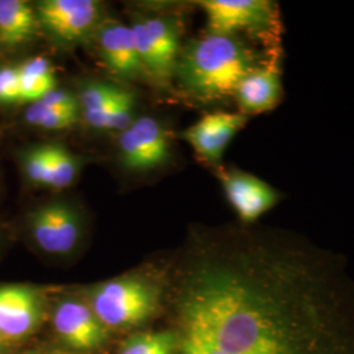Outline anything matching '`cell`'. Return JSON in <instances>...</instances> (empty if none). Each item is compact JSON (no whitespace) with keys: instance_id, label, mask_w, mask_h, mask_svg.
<instances>
[{"instance_id":"5bb4252c","label":"cell","mask_w":354,"mask_h":354,"mask_svg":"<svg viewBox=\"0 0 354 354\" xmlns=\"http://www.w3.org/2000/svg\"><path fill=\"white\" fill-rule=\"evenodd\" d=\"M93 36L102 64L112 74L124 80L147 79L131 26L108 20L99 26Z\"/></svg>"},{"instance_id":"7a4b0ae2","label":"cell","mask_w":354,"mask_h":354,"mask_svg":"<svg viewBox=\"0 0 354 354\" xmlns=\"http://www.w3.org/2000/svg\"><path fill=\"white\" fill-rule=\"evenodd\" d=\"M266 58L236 36L206 32L181 50L175 77L192 100L215 104L234 97L241 79Z\"/></svg>"},{"instance_id":"603a6c76","label":"cell","mask_w":354,"mask_h":354,"mask_svg":"<svg viewBox=\"0 0 354 354\" xmlns=\"http://www.w3.org/2000/svg\"><path fill=\"white\" fill-rule=\"evenodd\" d=\"M54 354H77V353H68V352H55Z\"/></svg>"},{"instance_id":"cb8c5ba5","label":"cell","mask_w":354,"mask_h":354,"mask_svg":"<svg viewBox=\"0 0 354 354\" xmlns=\"http://www.w3.org/2000/svg\"><path fill=\"white\" fill-rule=\"evenodd\" d=\"M24 354H37V353H35V352H28V353H24Z\"/></svg>"},{"instance_id":"9c48e42d","label":"cell","mask_w":354,"mask_h":354,"mask_svg":"<svg viewBox=\"0 0 354 354\" xmlns=\"http://www.w3.org/2000/svg\"><path fill=\"white\" fill-rule=\"evenodd\" d=\"M19 165L29 184L64 190L75 184L86 160L59 143H42L20 152Z\"/></svg>"},{"instance_id":"4fadbf2b","label":"cell","mask_w":354,"mask_h":354,"mask_svg":"<svg viewBox=\"0 0 354 354\" xmlns=\"http://www.w3.org/2000/svg\"><path fill=\"white\" fill-rule=\"evenodd\" d=\"M281 59L282 54H266L264 62L241 79L234 93L241 113L248 117L268 113L281 104L283 99Z\"/></svg>"},{"instance_id":"30bf717a","label":"cell","mask_w":354,"mask_h":354,"mask_svg":"<svg viewBox=\"0 0 354 354\" xmlns=\"http://www.w3.org/2000/svg\"><path fill=\"white\" fill-rule=\"evenodd\" d=\"M228 203L244 225H252L273 210L282 200V193L260 177L239 168L215 169Z\"/></svg>"},{"instance_id":"44dd1931","label":"cell","mask_w":354,"mask_h":354,"mask_svg":"<svg viewBox=\"0 0 354 354\" xmlns=\"http://www.w3.org/2000/svg\"><path fill=\"white\" fill-rule=\"evenodd\" d=\"M136 96L127 88H121L117 100L114 102L113 109L108 117L105 130L109 133L120 134L133 124L137 118L136 115Z\"/></svg>"},{"instance_id":"277c9868","label":"cell","mask_w":354,"mask_h":354,"mask_svg":"<svg viewBox=\"0 0 354 354\" xmlns=\"http://www.w3.org/2000/svg\"><path fill=\"white\" fill-rule=\"evenodd\" d=\"M206 32L235 36L238 32L257 38L266 54H282L279 6L272 0H201Z\"/></svg>"},{"instance_id":"52a82bcc","label":"cell","mask_w":354,"mask_h":354,"mask_svg":"<svg viewBox=\"0 0 354 354\" xmlns=\"http://www.w3.org/2000/svg\"><path fill=\"white\" fill-rule=\"evenodd\" d=\"M28 227L32 239L42 252L64 257L79 247L84 222L75 203L54 200L39 205L29 213Z\"/></svg>"},{"instance_id":"6da1fadb","label":"cell","mask_w":354,"mask_h":354,"mask_svg":"<svg viewBox=\"0 0 354 354\" xmlns=\"http://www.w3.org/2000/svg\"><path fill=\"white\" fill-rule=\"evenodd\" d=\"M177 311L192 354H354V281L342 259L282 230L198 253Z\"/></svg>"},{"instance_id":"5b68a950","label":"cell","mask_w":354,"mask_h":354,"mask_svg":"<svg viewBox=\"0 0 354 354\" xmlns=\"http://www.w3.org/2000/svg\"><path fill=\"white\" fill-rule=\"evenodd\" d=\"M130 26L147 79L159 87L169 86L181 53L178 23L168 16L138 15Z\"/></svg>"},{"instance_id":"8992f818","label":"cell","mask_w":354,"mask_h":354,"mask_svg":"<svg viewBox=\"0 0 354 354\" xmlns=\"http://www.w3.org/2000/svg\"><path fill=\"white\" fill-rule=\"evenodd\" d=\"M117 160L127 172L147 174L169 163L172 134L165 122L153 115H140L117 134Z\"/></svg>"},{"instance_id":"3957f363","label":"cell","mask_w":354,"mask_h":354,"mask_svg":"<svg viewBox=\"0 0 354 354\" xmlns=\"http://www.w3.org/2000/svg\"><path fill=\"white\" fill-rule=\"evenodd\" d=\"M89 307L106 329L138 327L153 317L162 288L143 273H129L96 283L88 291Z\"/></svg>"},{"instance_id":"ba28073f","label":"cell","mask_w":354,"mask_h":354,"mask_svg":"<svg viewBox=\"0 0 354 354\" xmlns=\"http://www.w3.org/2000/svg\"><path fill=\"white\" fill-rule=\"evenodd\" d=\"M102 10V3L96 0H42L35 7L39 28L66 46L82 44L95 35Z\"/></svg>"},{"instance_id":"7c38bea8","label":"cell","mask_w":354,"mask_h":354,"mask_svg":"<svg viewBox=\"0 0 354 354\" xmlns=\"http://www.w3.org/2000/svg\"><path fill=\"white\" fill-rule=\"evenodd\" d=\"M44 317L42 298L28 285H0V342L24 340L37 330Z\"/></svg>"},{"instance_id":"ac0fdd59","label":"cell","mask_w":354,"mask_h":354,"mask_svg":"<svg viewBox=\"0 0 354 354\" xmlns=\"http://www.w3.org/2000/svg\"><path fill=\"white\" fill-rule=\"evenodd\" d=\"M121 88L120 86L105 82H88L82 87L76 99L80 118L87 127L97 131L105 130L108 117Z\"/></svg>"},{"instance_id":"8fae6325","label":"cell","mask_w":354,"mask_h":354,"mask_svg":"<svg viewBox=\"0 0 354 354\" xmlns=\"http://www.w3.org/2000/svg\"><path fill=\"white\" fill-rule=\"evenodd\" d=\"M248 121L250 117L241 112L216 111L203 114L196 124L181 133V138L189 145L201 162L216 169L222 165L228 145Z\"/></svg>"},{"instance_id":"2e32d148","label":"cell","mask_w":354,"mask_h":354,"mask_svg":"<svg viewBox=\"0 0 354 354\" xmlns=\"http://www.w3.org/2000/svg\"><path fill=\"white\" fill-rule=\"evenodd\" d=\"M80 120L75 95L66 89L55 88L37 102L26 106L24 121L42 130L59 131L71 129Z\"/></svg>"},{"instance_id":"ffe728a7","label":"cell","mask_w":354,"mask_h":354,"mask_svg":"<svg viewBox=\"0 0 354 354\" xmlns=\"http://www.w3.org/2000/svg\"><path fill=\"white\" fill-rule=\"evenodd\" d=\"M177 353V333L152 332L129 339L118 354Z\"/></svg>"},{"instance_id":"e0dca14e","label":"cell","mask_w":354,"mask_h":354,"mask_svg":"<svg viewBox=\"0 0 354 354\" xmlns=\"http://www.w3.org/2000/svg\"><path fill=\"white\" fill-rule=\"evenodd\" d=\"M37 15L33 7L23 0H0V42L19 46L36 36Z\"/></svg>"},{"instance_id":"9a60e30c","label":"cell","mask_w":354,"mask_h":354,"mask_svg":"<svg viewBox=\"0 0 354 354\" xmlns=\"http://www.w3.org/2000/svg\"><path fill=\"white\" fill-rule=\"evenodd\" d=\"M53 326L61 340L76 351H91L106 340V330L88 302L64 298L53 311Z\"/></svg>"},{"instance_id":"d6986e66","label":"cell","mask_w":354,"mask_h":354,"mask_svg":"<svg viewBox=\"0 0 354 354\" xmlns=\"http://www.w3.org/2000/svg\"><path fill=\"white\" fill-rule=\"evenodd\" d=\"M20 79L21 102L32 104L57 88V82L50 61L44 57H33L17 67Z\"/></svg>"},{"instance_id":"7402d4cb","label":"cell","mask_w":354,"mask_h":354,"mask_svg":"<svg viewBox=\"0 0 354 354\" xmlns=\"http://www.w3.org/2000/svg\"><path fill=\"white\" fill-rule=\"evenodd\" d=\"M21 102L17 67L0 68V104L10 105Z\"/></svg>"}]
</instances>
